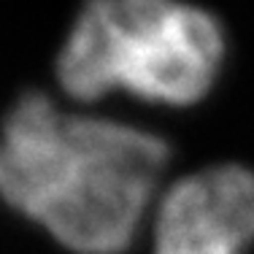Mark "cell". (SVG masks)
Wrapping results in <instances>:
<instances>
[{
    "label": "cell",
    "mask_w": 254,
    "mask_h": 254,
    "mask_svg": "<svg viewBox=\"0 0 254 254\" xmlns=\"http://www.w3.org/2000/svg\"><path fill=\"white\" fill-rule=\"evenodd\" d=\"M230 30L203 0H81L54 52V92L84 108L111 98L187 114L216 95Z\"/></svg>",
    "instance_id": "cell-2"
},
{
    "label": "cell",
    "mask_w": 254,
    "mask_h": 254,
    "mask_svg": "<svg viewBox=\"0 0 254 254\" xmlns=\"http://www.w3.org/2000/svg\"><path fill=\"white\" fill-rule=\"evenodd\" d=\"M143 254H254V165L208 160L176 171L157 197Z\"/></svg>",
    "instance_id": "cell-3"
},
{
    "label": "cell",
    "mask_w": 254,
    "mask_h": 254,
    "mask_svg": "<svg viewBox=\"0 0 254 254\" xmlns=\"http://www.w3.org/2000/svg\"><path fill=\"white\" fill-rule=\"evenodd\" d=\"M162 130L25 89L0 119V203L68 254H132L176 173Z\"/></svg>",
    "instance_id": "cell-1"
}]
</instances>
